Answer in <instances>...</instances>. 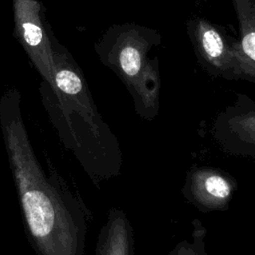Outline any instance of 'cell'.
I'll list each match as a JSON object with an SVG mask.
<instances>
[{
    "label": "cell",
    "mask_w": 255,
    "mask_h": 255,
    "mask_svg": "<svg viewBox=\"0 0 255 255\" xmlns=\"http://www.w3.org/2000/svg\"><path fill=\"white\" fill-rule=\"evenodd\" d=\"M0 129L26 237L36 255H84L92 212L45 155L38 159L21 111V94L0 98Z\"/></svg>",
    "instance_id": "6da1fadb"
},
{
    "label": "cell",
    "mask_w": 255,
    "mask_h": 255,
    "mask_svg": "<svg viewBox=\"0 0 255 255\" xmlns=\"http://www.w3.org/2000/svg\"><path fill=\"white\" fill-rule=\"evenodd\" d=\"M158 31L135 23L110 26L95 44L101 63L112 70L129 93L135 113L145 121L159 114L160 74Z\"/></svg>",
    "instance_id": "7a4b0ae2"
},
{
    "label": "cell",
    "mask_w": 255,
    "mask_h": 255,
    "mask_svg": "<svg viewBox=\"0 0 255 255\" xmlns=\"http://www.w3.org/2000/svg\"><path fill=\"white\" fill-rule=\"evenodd\" d=\"M186 29L196 60L207 74L230 81L243 80L238 39L199 16L190 18Z\"/></svg>",
    "instance_id": "3957f363"
},
{
    "label": "cell",
    "mask_w": 255,
    "mask_h": 255,
    "mask_svg": "<svg viewBox=\"0 0 255 255\" xmlns=\"http://www.w3.org/2000/svg\"><path fill=\"white\" fill-rule=\"evenodd\" d=\"M208 131L222 152L255 162V100L237 93L216 114Z\"/></svg>",
    "instance_id": "277c9868"
},
{
    "label": "cell",
    "mask_w": 255,
    "mask_h": 255,
    "mask_svg": "<svg viewBox=\"0 0 255 255\" xmlns=\"http://www.w3.org/2000/svg\"><path fill=\"white\" fill-rule=\"evenodd\" d=\"M14 37L21 44L43 80L52 83V48L50 25L45 7L38 0H12Z\"/></svg>",
    "instance_id": "5b68a950"
},
{
    "label": "cell",
    "mask_w": 255,
    "mask_h": 255,
    "mask_svg": "<svg viewBox=\"0 0 255 255\" xmlns=\"http://www.w3.org/2000/svg\"><path fill=\"white\" fill-rule=\"evenodd\" d=\"M237 187L236 179L226 170L196 165L186 171L181 194L201 212L226 211Z\"/></svg>",
    "instance_id": "8992f818"
},
{
    "label": "cell",
    "mask_w": 255,
    "mask_h": 255,
    "mask_svg": "<svg viewBox=\"0 0 255 255\" xmlns=\"http://www.w3.org/2000/svg\"><path fill=\"white\" fill-rule=\"evenodd\" d=\"M94 255H134L133 227L124 210L110 208L100 229Z\"/></svg>",
    "instance_id": "52a82bcc"
},
{
    "label": "cell",
    "mask_w": 255,
    "mask_h": 255,
    "mask_svg": "<svg viewBox=\"0 0 255 255\" xmlns=\"http://www.w3.org/2000/svg\"><path fill=\"white\" fill-rule=\"evenodd\" d=\"M239 27L243 80L255 84V0H229Z\"/></svg>",
    "instance_id": "ba28073f"
},
{
    "label": "cell",
    "mask_w": 255,
    "mask_h": 255,
    "mask_svg": "<svg viewBox=\"0 0 255 255\" xmlns=\"http://www.w3.org/2000/svg\"><path fill=\"white\" fill-rule=\"evenodd\" d=\"M191 239H183L169 251L168 255H208L205 247L207 230L202 222L195 218L191 221Z\"/></svg>",
    "instance_id": "9c48e42d"
},
{
    "label": "cell",
    "mask_w": 255,
    "mask_h": 255,
    "mask_svg": "<svg viewBox=\"0 0 255 255\" xmlns=\"http://www.w3.org/2000/svg\"><path fill=\"white\" fill-rule=\"evenodd\" d=\"M194 1H196L197 3H199V2H202V1H204V0H194Z\"/></svg>",
    "instance_id": "30bf717a"
}]
</instances>
